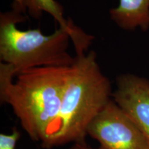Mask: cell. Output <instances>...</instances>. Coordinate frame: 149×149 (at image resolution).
Returning <instances> with one entry per match:
<instances>
[{"mask_svg": "<svg viewBox=\"0 0 149 149\" xmlns=\"http://www.w3.org/2000/svg\"><path fill=\"white\" fill-rule=\"evenodd\" d=\"M111 81L90 51L76 55L70 66L58 116L41 141L45 149L84 143L91 122L112 100Z\"/></svg>", "mask_w": 149, "mask_h": 149, "instance_id": "6da1fadb", "label": "cell"}, {"mask_svg": "<svg viewBox=\"0 0 149 149\" xmlns=\"http://www.w3.org/2000/svg\"><path fill=\"white\" fill-rule=\"evenodd\" d=\"M70 66L39 67L16 74L10 65L0 64L1 103L10 106L32 140L42 141L58 116Z\"/></svg>", "mask_w": 149, "mask_h": 149, "instance_id": "7a4b0ae2", "label": "cell"}, {"mask_svg": "<svg viewBox=\"0 0 149 149\" xmlns=\"http://www.w3.org/2000/svg\"><path fill=\"white\" fill-rule=\"evenodd\" d=\"M26 15L13 7L0 15V59L10 65L16 74L39 67L70 66L73 57L68 52L69 33L59 27L51 35L39 29L22 31L17 24L26 22Z\"/></svg>", "mask_w": 149, "mask_h": 149, "instance_id": "3957f363", "label": "cell"}, {"mask_svg": "<svg viewBox=\"0 0 149 149\" xmlns=\"http://www.w3.org/2000/svg\"><path fill=\"white\" fill-rule=\"evenodd\" d=\"M87 135L98 141L97 149H149L144 134L113 99L91 122Z\"/></svg>", "mask_w": 149, "mask_h": 149, "instance_id": "277c9868", "label": "cell"}, {"mask_svg": "<svg viewBox=\"0 0 149 149\" xmlns=\"http://www.w3.org/2000/svg\"><path fill=\"white\" fill-rule=\"evenodd\" d=\"M113 100L149 142V79L133 74L117 76Z\"/></svg>", "mask_w": 149, "mask_h": 149, "instance_id": "5b68a950", "label": "cell"}, {"mask_svg": "<svg viewBox=\"0 0 149 149\" xmlns=\"http://www.w3.org/2000/svg\"><path fill=\"white\" fill-rule=\"evenodd\" d=\"M12 7L17 8L24 15H29L35 19H40L44 13L55 19L59 27L69 33L74 46L76 55L86 53L94 37L87 34L82 29L75 26L71 20L64 17V8L56 0H12Z\"/></svg>", "mask_w": 149, "mask_h": 149, "instance_id": "8992f818", "label": "cell"}, {"mask_svg": "<svg viewBox=\"0 0 149 149\" xmlns=\"http://www.w3.org/2000/svg\"><path fill=\"white\" fill-rule=\"evenodd\" d=\"M110 17L121 29L142 31L149 29V0H120L118 6L109 10Z\"/></svg>", "mask_w": 149, "mask_h": 149, "instance_id": "52a82bcc", "label": "cell"}, {"mask_svg": "<svg viewBox=\"0 0 149 149\" xmlns=\"http://www.w3.org/2000/svg\"><path fill=\"white\" fill-rule=\"evenodd\" d=\"M21 137V133L16 127L12 128L10 134H0V149H15L17 142Z\"/></svg>", "mask_w": 149, "mask_h": 149, "instance_id": "ba28073f", "label": "cell"}, {"mask_svg": "<svg viewBox=\"0 0 149 149\" xmlns=\"http://www.w3.org/2000/svg\"><path fill=\"white\" fill-rule=\"evenodd\" d=\"M68 149H95L91 148V147L88 146V145L84 143H74L72 146Z\"/></svg>", "mask_w": 149, "mask_h": 149, "instance_id": "9c48e42d", "label": "cell"}]
</instances>
